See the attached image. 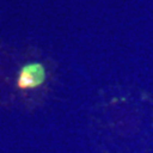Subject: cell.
Instances as JSON below:
<instances>
[{"label": "cell", "instance_id": "obj_1", "mask_svg": "<svg viewBox=\"0 0 153 153\" xmlns=\"http://www.w3.org/2000/svg\"><path fill=\"white\" fill-rule=\"evenodd\" d=\"M45 69L41 62H31L23 67L17 78L19 88H34L43 84L45 81Z\"/></svg>", "mask_w": 153, "mask_h": 153}]
</instances>
